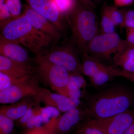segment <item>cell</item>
<instances>
[{"label":"cell","mask_w":134,"mask_h":134,"mask_svg":"<svg viewBox=\"0 0 134 134\" xmlns=\"http://www.w3.org/2000/svg\"><path fill=\"white\" fill-rule=\"evenodd\" d=\"M134 111L130 110L101 120H97L107 134H124L132 124Z\"/></svg>","instance_id":"8fae6325"},{"label":"cell","mask_w":134,"mask_h":134,"mask_svg":"<svg viewBox=\"0 0 134 134\" xmlns=\"http://www.w3.org/2000/svg\"><path fill=\"white\" fill-rule=\"evenodd\" d=\"M35 62L34 73L39 79L54 91L66 96L71 74L64 68L52 63L41 54L37 55Z\"/></svg>","instance_id":"277c9868"},{"label":"cell","mask_w":134,"mask_h":134,"mask_svg":"<svg viewBox=\"0 0 134 134\" xmlns=\"http://www.w3.org/2000/svg\"><path fill=\"white\" fill-rule=\"evenodd\" d=\"M14 121L0 114V134H12L14 127Z\"/></svg>","instance_id":"cb8c5ba5"},{"label":"cell","mask_w":134,"mask_h":134,"mask_svg":"<svg viewBox=\"0 0 134 134\" xmlns=\"http://www.w3.org/2000/svg\"><path fill=\"white\" fill-rule=\"evenodd\" d=\"M41 88L36 78L32 76L26 81L0 91V103L12 104L28 97L36 96Z\"/></svg>","instance_id":"52a82bcc"},{"label":"cell","mask_w":134,"mask_h":134,"mask_svg":"<svg viewBox=\"0 0 134 134\" xmlns=\"http://www.w3.org/2000/svg\"><path fill=\"white\" fill-rule=\"evenodd\" d=\"M23 14L34 27L50 36L54 41H59L61 38V31L57 26L28 5H24Z\"/></svg>","instance_id":"30bf717a"},{"label":"cell","mask_w":134,"mask_h":134,"mask_svg":"<svg viewBox=\"0 0 134 134\" xmlns=\"http://www.w3.org/2000/svg\"><path fill=\"white\" fill-rule=\"evenodd\" d=\"M126 78L129 79L131 82H134V72L133 73H129L127 72V75L126 77Z\"/></svg>","instance_id":"836d02e7"},{"label":"cell","mask_w":134,"mask_h":134,"mask_svg":"<svg viewBox=\"0 0 134 134\" xmlns=\"http://www.w3.org/2000/svg\"><path fill=\"white\" fill-rule=\"evenodd\" d=\"M76 134H107L97 120L92 119L82 126Z\"/></svg>","instance_id":"44dd1931"},{"label":"cell","mask_w":134,"mask_h":134,"mask_svg":"<svg viewBox=\"0 0 134 134\" xmlns=\"http://www.w3.org/2000/svg\"><path fill=\"white\" fill-rule=\"evenodd\" d=\"M124 21L121 28H134V10L123 9Z\"/></svg>","instance_id":"4316f807"},{"label":"cell","mask_w":134,"mask_h":134,"mask_svg":"<svg viewBox=\"0 0 134 134\" xmlns=\"http://www.w3.org/2000/svg\"><path fill=\"white\" fill-rule=\"evenodd\" d=\"M114 6L122 7L129 6L134 2V0H113Z\"/></svg>","instance_id":"f1b7e54d"},{"label":"cell","mask_w":134,"mask_h":134,"mask_svg":"<svg viewBox=\"0 0 134 134\" xmlns=\"http://www.w3.org/2000/svg\"><path fill=\"white\" fill-rule=\"evenodd\" d=\"M130 45L126 40L121 38L116 32L100 33L90 43L86 53L97 58L109 59L112 54L121 51Z\"/></svg>","instance_id":"5b68a950"},{"label":"cell","mask_w":134,"mask_h":134,"mask_svg":"<svg viewBox=\"0 0 134 134\" xmlns=\"http://www.w3.org/2000/svg\"><path fill=\"white\" fill-rule=\"evenodd\" d=\"M82 5L89 9H93L96 8V5L92 0H76Z\"/></svg>","instance_id":"4dcf8cb0"},{"label":"cell","mask_w":134,"mask_h":134,"mask_svg":"<svg viewBox=\"0 0 134 134\" xmlns=\"http://www.w3.org/2000/svg\"><path fill=\"white\" fill-rule=\"evenodd\" d=\"M96 1H99V0H96Z\"/></svg>","instance_id":"e575fe53"},{"label":"cell","mask_w":134,"mask_h":134,"mask_svg":"<svg viewBox=\"0 0 134 134\" xmlns=\"http://www.w3.org/2000/svg\"><path fill=\"white\" fill-rule=\"evenodd\" d=\"M108 6V4L105 3L103 5L102 8L100 22V33L109 34L115 32L116 26L110 17Z\"/></svg>","instance_id":"ffe728a7"},{"label":"cell","mask_w":134,"mask_h":134,"mask_svg":"<svg viewBox=\"0 0 134 134\" xmlns=\"http://www.w3.org/2000/svg\"><path fill=\"white\" fill-rule=\"evenodd\" d=\"M126 39L128 42L134 46V31L132 28H126Z\"/></svg>","instance_id":"f546056e"},{"label":"cell","mask_w":134,"mask_h":134,"mask_svg":"<svg viewBox=\"0 0 134 134\" xmlns=\"http://www.w3.org/2000/svg\"><path fill=\"white\" fill-rule=\"evenodd\" d=\"M86 85V82L82 75L71 74L67 86L66 96L80 99L82 96L81 90L85 88Z\"/></svg>","instance_id":"ac0fdd59"},{"label":"cell","mask_w":134,"mask_h":134,"mask_svg":"<svg viewBox=\"0 0 134 134\" xmlns=\"http://www.w3.org/2000/svg\"><path fill=\"white\" fill-rule=\"evenodd\" d=\"M108 11L110 17L115 26H122L124 21V15L123 10H120L115 6L108 5Z\"/></svg>","instance_id":"d4e9b609"},{"label":"cell","mask_w":134,"mask_h":134,"mask_svg":"<svg viewBox=\"0 0 134 134\" xmlns=\"http://www.w3.org/2000/svg\"><path fill=\"white\" fill-rule=\"evenodd\" d=\"M124 134H134V117L132 124L128 128Z\"/></svg>","instance_id":"d6a6232c"},{"label":"cell","mask_w":134,"mask_h":134,"mask_svg":"<svg viewBox=\"0 0 134 134\" xmlns=\"http://www.w3.org/2000/svg\"><path fill=\"white\" fill-rule=\"evenodd\" d=\"M63 16L67 15L74 9L77 2L76 0H51Z\"/></svg>","instance_id":"603a6c76"},{"label":"cell","mask_w":134,"mask_h":134,"mask_svg":"<svg viewBox=\"0 0 134 134\" xmlns=\"http://www.w3.org/2000/svg\"><path fill=\"white\" fill-rule=\"evenodd\" d=\"M114 63L129 73L134 72V46L130 45L114 54Z\"/></svg>","instance_id":"e0dca14e"},{"label":"cell","mask_w":134,"mask_h":134,"mask_svg":"<svg viewBox=\"0 0 134 134\" xmlns=\"http://www.w3.org/2000/svg\"><path fill=\"white\" fill-rule=\"evenodd\" d=\"M105 66L99 60L89 55L87 53L83 54L82 63L83 74L91 77L103 69Z\"/></svg>","instance_id":"d6986e66"},{"label":"cell","mask_w":134,"mask_h":134,"mask_svg":"<svg viewBox=\"0 0 134 134\" xmlns=\"http://www.w3.org/2000/svg\"><path fill=\"white\" fill-rule=\"evenodd\" d=\"M127 72L123 70L115 69L111 66L106 65L103 69L90 77L91 83L94 86H100L112 80L117 77L126 78Z\"/></svg>","instance_id":"2e32d148"},{"label":"cell","mask_w":134,"mask_h":134,"mask_svg":"<svg viewBox=\"0 0 134 134\" xmlns=\"http://www.w3.org/2000/svg\"><path fill=\"white\" fill-rule=\"evenodd\" d=\"M0 55L21 62L29 63L30 57L25 47L15 41L0 36Z\"/></svg>","instance_id":"5bb4252c"},{"label":"cell","mask_w":134,"mask_h":134,"mask_svg":"<svg viewBox=\"0 0 134 134\" xmlns=\"http://www.w3.org/2000/svg\"><path fill=\"white\" fill-rule=\"evenodd\" d=\"M27 5L48 19L57 26L60 31L65 29L63 16L51 0H25Z\"/></svg>","instance_id":"7c38bea8"},{"label":"cell","mask_w":134,"mask_h":134,"mask_svg":"<svg viewBox=\"0 0 134 134\" xmlns=\"http://www.w3.org/2000/svg\"><path fill=\"white\" fill-rule=\"evenodd\" d=\"M26 134H52L43 128L28 130Z\"/></svg>","instance_id":"1f68e13d"},{"label":"cell","mask_w":134,"mask_h":134,"mask_svg":"<svg viewBox=\"0 0 134 134\" xmlns=\"http://www.w3.org/2000/svg\"><path fill=\"white\" fill-rule=\"evenodd\" d=\"M88 115L86 108L83 110L77 107L64 113L55 122L53 134H69Z\"/></svg>","instance_id":"9c48e42d"},{"label":"cell","mask_w":134,"mask_h":134,"mask_svg":"<svg viewBox=\"0 0 134 134\" xmlns=\"http://www.w3.org/2000/svg\"><path fill=\"white\" fill-rule=\"evenodd\" d=\"M32 75L17 78L0 72V91L29 80Z\"/></svg>","instance_id":"7402d4cb"},{"label":"cell","mask_w":134,"mask_h":134,"mask_svg":"<svg viewBox=\"0 0 134 134\" xmlns=\"http://www.w3.org/2000/svg\"><path fill=\"white\" fill-rule=\"evenodd\" d=\"M12 17L5 0H0V21L1 23L11 19Z\"/></svg>","instance_id":"83f0119b"},{"label":"cell","mask_w":134,"mask_h":134,"mask_svg":"<svg viewBox=\"0 0 134 134\" xmlns=\"http://www.w3.org/2000/svg\"><path fill=\"white\" fill-rule=\"evenodd\" d=\"M52 63L66 69L72 74L82 75V63L74 50L69 47H60L43 51L40 54Z\"/></svg>","instance_id":"8992f818"},{"label":"cell","mask_w":134,"mask_h":134,"mask_svg":"<svg viewBox=\"0 0 134 134\" xmlns=\"http://www.w3.org/2000/svg\"><path fill=\"white\" fill-rule=\"evenodd\" d=\"M5 1L13 18L21 14L22 7L20 0H5Z\"/></svg>","instance_id":"484cf974"},{"label":"cell","mask_w":134,"mask_h":134,"mask_svg":"<svg viewBox=\"0 0 134 134\" xmlns=\"http://www.w3.org/2000/svg\"><path fill=\"white\" fill-rule=\"evenodd\" d=\"M0 72L17 78L32 75L34 67L29 63L11 59L0 55Z\"/></svg>","instance_id":"4fadbf2b"},{"label":"cell","mask_w":134,"mask_h":134,"mask_svg":"<svg viewBox=\"0 0 134 134\" xmlns=\"http://www.w3.org/2000/svg\"><path fill=\"white\" fill-rule=\"evenodd\" d=\"M72 43L79 51L86 53L90 43L98 33V24L93 10L77 2L66 16Z\"/></svg>","instance_id":"3957f363"},{"label":"cell","mask_w":134,"mask_h":134,"mask_svg":"<svg viewBox=\"0 0 134 134\" xmlns=\"http://www.w3.org/2000/svg\"><path fill=\"white\" fill-rule=\"evenodd\" d=\"M35 97L38 103L53 107L63 113L79 107L81 104L80 99L72 98L58 93H53L43 88H41Z\"/></svg>","instance_id":"ba28073f"},{"label":"cell","mask_w":134,"mask_h":134,"mask_svg":"<svg viewBox=\"0 0 134 134\" xmlns=\"http://www.w3.org/2000/svg\"></svg>","instance_id":"d590c367"},{"label":"cell","mask_w":134,"mask_h":134,"mask_svg":"<svg viewBox=\"0 0 134 134\" xmlns=\"http://www.w3.org/2000/svg\"><path fill=\"white\" fill-rule=\"evenodd\" d=\"M1 36L17 42L37 55L54 41L34 27L23 14L1 23Z\"/></svg>","instance_id":"7a4b0ae2"},{"label":"cell","mask_w":134,"mask_h":134,"mask_svg":"<svg viewBox=\"0 0 134 134\" xmlns=\"http://www.w3.org/2000/svg\"><path fill=\"white\" fill-rule=\"evenodd\" d=\"M134 102V94L130 90L113 86L92 97L86 109L88 117L103 119L129 110Z\"/></svg>","instance_id":"6da1fadb"},{"label":"cell","mask_w":134,"mask_h":134,"mask_svg":"<svg viewBox=\"0 0 134 134\" xmlns=\"http://www.w3.org/2000/svg\"><path fill=\"white\" fill-rule=\"evenodd\" d=\"M35 96L28 97L16 103L1 107L0 114L14 121H18L23 117L30 108L39 104Z\"/></svg>","instance_id":"9a60e30c"}]
</instances>
